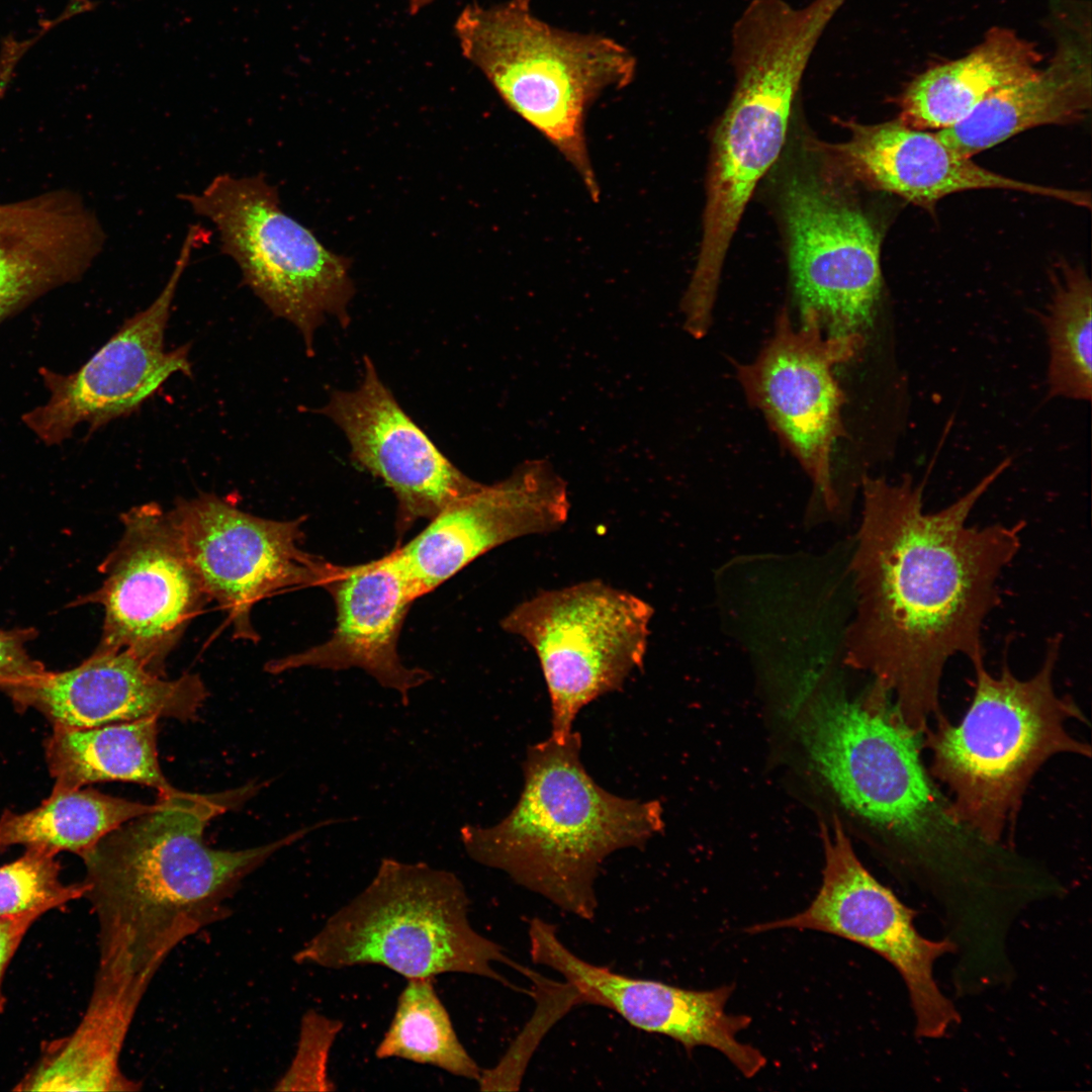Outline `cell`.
Here are the masks:
<instances>
[{
  "mask_svg": "<svg viewBox=\"0 0 1092 1092\" xmlns=\"http://www.w3.org/2000/svg\"><path fill=\"white\" fill-rule=\"evenodd\" d=\"M1002 460L947 507L923 510L924 482L863 476L850 572L855 615L845 661L870 672L908 727L923 734L942 712L946 662L984 658L982 630L999 605L998 580L1020 548L1024 523L970 526L969 516L1010 466Z\"/></svg>",
  "mask_w": 1092,
  "mask_h": 1092,
  "instance_id": "obj_1",
  "label": "cell"
},
{
  "mask_svg": "<svg viewBox=\"0 0 1092 1092\" xmlns=\"http://www.w3.org/2000/svg\"><path fill=\"white\" fill-rule=\"evenodd\" d=\"M802 742L841 804L902 877L938 897L987 901L1041 892L1051 874L1013 844L960 821L922 758V735L880 692L832 698Z\"/></svg>",
  "mask_w": 1092,
  "mask_h": 1092,
  "instance_id": "obj_2",
  "label": "cell"
},
{
  "mask_svg": "<svg viewBox=\"0 0 1092 1092\" xmlns=\"http://www.w3.org/2000/svg\"><path fill=\"white\" fill-rule=\"evenodd\" d=\"M581 736H552L528 747L524 787L512 811L490 827L464 825L469 857L564 912L592 920L595 883L604 859L643 847L662 828L657 801L626 799L603 789L580 760Z\"/></svg>",
  "mask_w": 1092,
  "mask_h": 1092,
  "instance_id": "obj_3",
  "label": "cell"
},
{
  "mask_svg": "<svg viewBox=\"0 0 1092 1092\" xmlns=\"http://www.w3.org/2000/svg\"><path fill=\"white\" fill-rule=\"evenodd\" d=\"M826 27L809 6L751 0L731 31V99L716 128L698 262L681 302L685 324L711 325L723 261L759 179L780 155L811 55Z\"/></svg>",
  "mask_w": 1092,
  "mask_h": 1092,
  "instance_id": "obj_4",
  "label": "cell"
},
{
  "mask_svg": "<svg viewBox=\"0 0 1092 1092\" xmlns=\"http://www.w3.org/2000/svg\"><path fill=\"white\" fill-rule=\"evenodd\" d=\"M1060 634L1049 639L1041 666L1020 679L1003 662L992 675L984 658L975 671L971 705L957 724L939 713L922 735L930 751L932 778L947 787L954 816L993 842L1013 844L1014 830L1030 782L1052 757H1091L1088 742L1067 729L1070 720L1088 723L1071 696L1054 686ZM1007 842V843H1008Z\"/></svg>",
  "mask_w": 1092,
  "mask_h": 1092,
  "instance_id": "obj_5",
  "label": "cell"
},
{
  "mask_svg": "<svg viewBox=\"0 0 1092 1092\" xmlns=\"http://www.w3.org/2000/svg\"><path fill=\"white\" fill-rule=\"evenodd\" d=\"M531 2L465 7L455 23L462 54L505 103L558 150L598 201L585 116L604 90L632 82L636 59L611 37L545 22L534 14Z\"/></svg>",
  "mask_w": 1092,
  "mask_h": 1092,
  "instance_id": "obj_6",
  "label": "cell"
},
{
  "mask_svg": "<svg viewBox=\"0 0 1092 1092\" xmlns=\"http://www.w3.org/2000/svg\"><path fill=\"white\" fill-rule=\"evenodd\" d=\"M469 905L454 873L384 857L370 884L331 915L293 959L332 970L377 965L406 980L460 973L509 986L493 964L528 971L472 927Z\"/></svg>",
  "mask_w": 1092,
  "mask_h": 1092,
  "instance_id": "obj_7",
  "label": "cell"
},
{
  "mask_svg": "<svg viewBox=\"0 0 1092 1092\" xmlns=\"http://www.w3.org/2000/svg\"><path fill=\"white\" fill-rule=\"evenodd\" d=\"M181 197L214 224L222 252L236 262L245 284L274 315L296 327L308 351L326 315L348 324L354 293L348 259L289 216L262 174H220Z\"/></svg>",
  "mask_w": 1092,
  "mask_h": 1092,
  "instance_id": "obj_8",
  "label": "cell"
},
{
  "mask_svg": "<svg viewBox=\"0 0 1092 1092\" xmlns=\"http://www.w3.org/2000/svg\"><path fill=\"white\" fill-rule=\"evenodd\" d=\"M652 607L600 579L542 590L513 608L502 628L535 651L563 740L579 711L621 689L647 650Z\"/></svg>",
  "mask_w": 1092,
  "mask_h": 1092,
  "instance_id": "obj_9",
  "label": "cell"
},
{
  "mask_svg": "<svg viewBox=\"0 0 1092 1092\" xmlns=\"http://www.w3.org/2000/svg\"><path fill=\"white\" fill-rule=\"evenodd\" d=\"M122 533L100 564L102 584L74 605L104 610L94 652L127 651L164 676L188 626L209 603L169 511L143 504L121 515Z\"/></svg>",
  "mask_w": 1092,
  "mask_h": 1092,
  "instance_id": "obj_10",
  "label": "cell"
},
{
  "mask_svg": "<svg viewBox=\"0 0 1092 1092\" xmlns=\"http://www.w3.org/2000/svg\"><path fill=\"white\" fill-rule=\"evenodd\" d=\"M822 884L802 912L745 929L760 933L783 928L809 929L855 942L889 962L903 979L915 1016V1032L938 1038L959 1020L953 1004L937 986V959L956 950L948 939L932 940L914 925L915 913L860 862L836 820L823 828Z\"/></svg>",
  "mask_w": 1092,
  "mask_h": 1092,
  "instance_id": "obj_11",
  "label": "cell"
},
{
  "mask_svg": "<svg viewBox=\"0 0 1092 1092\" xmlns=\"http://www.w3.org/2000/svg\"><path fill=\"white\" fill-rule=\"evenodd\" d=\"M209 599L229 615L236 639L257 642L254 606L279 592L324 586L337 570L301 547L302 519L276 521L213 493L178 498L169 510Z\"/></svg>",
  "mask_w": 1092,
  "mask_h": 1092,
  "instance_id": "obj_12",
  "label": "cell"
},
{
  "mask_svg": "<svg viewBox=\"0 0 1092 1092\" xmlns=\"http://www.w3.org/2000/svg\"><path fill=\"white\" fill-rule=\"evenodd\" d=\"M802 318V327L796 328L783 309L766 346L751 363L739 365L737 375L748 399L793 452L832 511L839 504L832 452L844 435L841 410L845 400L834 368L853 358L864 339L860 333L827 335L813 316Z\"/></svg>",
  "mask_w": 1092,
  "mask_h": 1092,
  "instance_id": "obj_13",
  "label": "cell"
},
{
  "mask_svg": "<svg viewBox=\"0 0 1092 1092\" xmlns=\"http://www.w3.org/2000/svg\"><path fill=\"white\" fill-rule=\"evenodd\" d=\"M790 269L802 316L827 335L860 333L882 290L881 234L868 214L818 177L786 186Z\"/></svg>",
  "mask_w": 1092,
  "mask_h": 1092,
  "instance_id": "obj_14",
  "label": "cell"
},
{
  "mask_svg": "<svg viewBox=\"0 0 1092 1092\" xmlns=\"http://www.w3.org/2000/svg\"><path fill=\"white\" fill-rule=\"evenodd\" d=\"M205 237L198 225L188 230L159 295L126 320L78 371L66 376L47 373L49 400L23 418L41 440L58 443L80 425L93 430L128 416L171 376L191 374L189 347L167 350L165 334L177 287L193 249Z\"/></svg>",
  "mask_w": 1092,
  "mask_h": 1092,
  "instance_id": "obj_15",
  "label": "cell"
},
{
  "mask_svg": "<svg viewBox=\"0 0 1092 1092\" xmlns=\"http://www.w3.org/2000/svg\"><path fill=\"white\" fill-rule=\"evenodd\" d=\"M528 937L532 961L558 973L575 1003L609 1008L638 1029L672 1038L689 1054L698 1046L715 1049L745 1078L765 1067L758 1049L737 1039L751 1018L725 1011L732 985L691 990L615 973L579 958L561 941L556 926L539 917L529 921Z\"/></svg>",
  "mask_w": 1092,
  "mask_h": 1092,
  "instance_id": "obj_16",
  "label": "cell"
},
{
  "mask_svg": "<svg viewBox=\"0 0 1092 1092\" xmlns=\"http://www.w3.org/2000/svg\"><path fill=\"white\" fill-rule=\"evenodd\" d=\"M569 509L566 483L550 463L526 461L449 505L394 550L421 597L504 543L558 530Z\"/></svg>",
  "mask_w": 1092,
  "mask_h": 1092,
  "instance_id": "obj_17",
  "label": "cell"
},
{
  "mask_svg": "<svg viewBox=\"0 0 1092 1092\" xmlns=\"http://www.w3.org/2000/svg\"><path fill=\"white\" fill-rule=\"evenodd\" d=\"M355 390L332 392L320 412L346 435L351 458L381 479L397 502L400 536L419 519L432 520L457 499L477 490L400 407L367 356Z\"/></svg>",
  "mask_w": 1092,
  "mask_h": 1092,
  "instance_id": "obj_18",
  "label": "cell"
},
{
  "mask_svg": "<svg viewBox=\"0 0 1092 1092\" xmlns=\"http://www.w3.org/2000/svg\"><path fill=\"white\" fill-rule=\"evenodd\" d=\"M324 586L337 611L332 636L323 644L267 662L265 670L277 674L305 666L335 671L358 667L383 688L398 692L407 706L410 691L432 675L405 666L397 652L404 618L420 596L395 550L363 564L338 566Z\"/></svg>",
  "mask_w": 1092,
  "mask_h": 1092,
  "instance_id": "obj_19",
  "label": "cell"
},
{
  "mask_svg": "<svg viewBox=\"0 0 1092 1092\" xmlns=\"http://www.w3.org/2000/svg\"><path fill=\"white\" fill-rule=\"evenodd\" d=\"M19 710L54 727L85 729L149 717L193 720L208 693L196 673L166 679L127 651L93 652L78 666L47 671L4 691Z\"/></svg>",
  "mask_w": 1092,
  "mask_h": 1092,
  "instance_id": "obj_20",
  "label": "cell"
},
{
  "mask_svg": "<svg viewBox=\"0 0 1092 1092\" xmlns=\"http://www.w3.org/2000/svg\"><path fill=\"white\" fill-rule=\"evenodd\" d=\"M848 141L831 147L856 180L933 210L943 197L968 190H1014L1091 206L1088 192L1010 178L964 157L936 132L911 127L899 118L876 124L848 121Z\"/></svg>",
  "mask_w": 1092,
  "mask_h": 1092,
  "instance_id": "obj_21",
  "label": "cell"
},
{
  "mask_svg": "<svg viewBox=\"0 0 1092 1092\" xmlns=\"http://www.w3.org/2000/svg\"><path fill=\"white\" fill-rule=\"evenodd\" d=\"M1056 50L1049 64L987 97L960 122L936 131L964 157L1033 127L1085 117L1092 103L1091 25L1083 7L1054 9Z\"/></svg>",
  "mask_w": 1092,
  "mask_h": 1092,
  "instance_id": "obj_22",
  "label": "cell"
},
{
  "mask_svg": "<svg viewBox=\"0 0 1092 1092\" xmlns=\"http://www.w3.org/2000/svg\"><path fill=\"white\" fill-rule=\"evenodd\" d=\"M104 243L96 214L71 190L0 202V322L80 279Z\"/></svg>",
  "mask_w": 1092,
  "mask_h": 1092,
  "instance_id": "obj_23",
  "label": "cell"
},
{
  "mask_svg": "<svg viewBox=\"0 0 1092 1092\" xmlns=\"http://www.w3.org/2000/svg\"><path fill=\"white\" fill-rule=\"evenodd\" d=\"M1041 56L1015 31L996 26L958 60L915 77L900 97L899 119L918 129L947 128L998 90L1035 74Z\"/></svg>",
  "mask_w": 1092,
  "mask_h": 1092,
  "instance_id": "obj_24",
  "label": "cell"
},
{
  "mask_svg": "<svg viewBox=\"0 0 1092 1092\" xmlns=\"http://www.w3.org/2000/svg\"><path fill=\"white\" fill-rule=\"evenodd\" d=\"M157 717L85 729L56 726L44 743L53 790L80 789L121 781L155 789L159 797L177 791L166 780L157 751Z\"/></svg>",
  "mask_w": 1092,
  "mask_h": 1092,
  "instance_id": "obj_25",
  "label": "cell"
},
{
  "mask_svg": "<svg viewBox=\"0 0 1092 1092\" xmlns=\"http://www.w3.org/2000/svg\"><path fill=\"white\" fill-rule=\"evenodd\" d=\"M143 804L102 794L94 789L53 790L42 803L22 814L5 811L0 817V852L13 845L55 854L80 856L121 824L155 810Z\"/></svg>",
  "mask_w": 1092,
  "mask_h": 1092,
  "instance_id": "obj_26",
  "label": "cell"
},
{
  "mask_svg": "<svg viewBox=\"0 0 1092 1092\" xmlns=\"http://www.w3.org/2000/svg\"><path fill=\"white\" fill-rule=\"evenodd\" d=\"M1053 293L1039 314L1049 347L1051 397L1090 400L1092 390V288L1082 267L1061 265Z\"/></svg>",
  "mask_w": 1092,
  "mask_h": 1092,
  "instance_id": "obj_27",
  "label": "cell"
},
{
  "mask_svg": "<svg viewBox=\"0 0 1092 1092\" xmlns=\"http://www.w3.org/2000/svg\"><path fill=\"white\" fill-rule=\"evenodd\" d=\"M375 1056L430 1065L474 1081L482 1071L458 1038L433 979L407 980Z\"/></svg>",
  "mask_w": 1092,
  "mask_h": 1092,
  "instance_id": "obj_28",
  "label": "cell"
},
{
  "mask_svg": "<svg viewBox=\"0 0 1092 1092\" xmlns=\"http://www.w3.org/2000/svg\"><path fill=\"white\" fill-rule=\"evenodd\" d=\"M55 853L26 848L16 860L0 867V917L16 916L31 910L64 908L85 897L87 885L65 884Z\"/></svg>",
  "mask_w": 1092,
  "mask_h": 1092,
  "instance_id": "obj_29",
  "label": "cell"
},
{
  "mask_svg": "<svg viewBox=\"0 0 1092 1092\" xmlns=\"http://www.w3.org/2000/svg\"><path fill=\"white\" fill-rule=\"evenodd\" d=\"M343 1028L338 1019L316 1011H307L301 1018L294 1058L276 1083L277 1091H331L334 1084L328 1077L331 1049Z\"/></svg>",
  "mask_w": 1092,
  "mask_h": 1092,
  "instance_id": "obj_30",
  "label": "cell"
},
{
  "mask_svg": "<svg viewBox=\"0 0 1092 1092\" xmlns=\"http://www.w3.org/2000/svg\"><path fill=\"white\" fill-rule=\"evenodd\" d=\"M35 636L36 631L32 628L0 630L1 691L26 684L48 671L26 649Z\"/></svg>",
  "mask_w": 1092,
  "mask_h": 1092,
  "instance_id": "obj_31",
  "label": "cell"
},
{
  "mask_svg": "<svg viewBox=\"0 0 1092 1092\" xmlns=\"http://www.w3.org/2000/svg\"><path fill=\"white\" fill-rule=\"evenodd\" d=\"M47 912L36 909L16 916L0 917V1014L6 1005L3 992L6 969L30 927Z\"/></svg>",
  "mask_w": 1092,
  "mask_h": 1092,
  "instance_id": "obj_32",
  "label": "cell"
},
{
  "mask_svg": "<svg viewBox=\"0 0 1092 1092\" xmlns=\"http://www.w3.org/2000/svg\"><path fill=\"white\" fill-rule=\"evenodd\" d=\"M432 1L433 0H408L411 12L416 13Z\"/></svg>",
  "mask_w": 1092,
  "mask_h": 1092,
  "instance_id": "obj_33",
  "label": "cell"
}]
</instances>
